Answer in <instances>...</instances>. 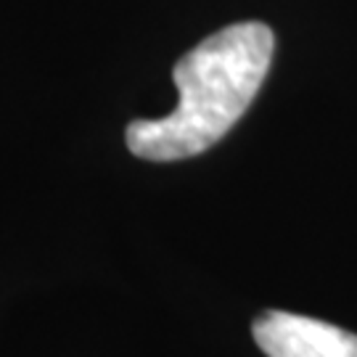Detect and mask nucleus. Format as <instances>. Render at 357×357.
Returning a JSON list of instances; mask_svg holds the SVG:
<instances>
[{"instance_id": "1", "label": "nucleus", "mask_w": 357, "mask_h": 357, "mask_svg": "<svg viewBox=\"0 0 357 357\" xmlns=\"http://www.w3.org/2000/svg\"><path fill=\"white\" fill-rule=\"evenodd\" d=\"M273 48V29L259 22L230 24L199 43L172 72L178 106L162 119L130 122V151L149 162H175L215 146L255 101Z\"/></svg>"}, {"instance_id": "2", "label": "nucleus", "mask_w": 357, "mask_h": 357, "mask_svg": "<svg viewBox=\"0 0 357 357\" xmlns=\"http://www.w3.org/2000/svg\"><path fill=\"white\" fill-rule=\"evenodd\" d=\"M252 333L268 357H357L355 333L294 312H262Z\"/></svg>"}]
</instances>
